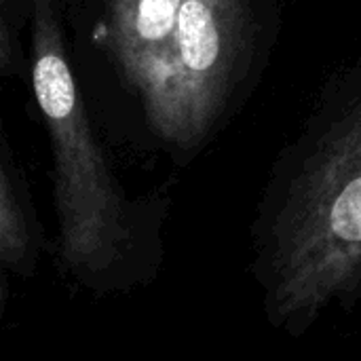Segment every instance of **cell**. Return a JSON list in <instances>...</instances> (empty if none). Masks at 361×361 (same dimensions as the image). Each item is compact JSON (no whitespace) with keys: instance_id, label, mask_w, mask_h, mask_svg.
<instances>
[{"instance_id":"3957f363","label":"cell","mask_w":361,"mask_h":361,"mask_svg":"<svg viewBox=\"0 0 361 361\" xmlns=\"http://www.w3.org/2000/svg\"><path fill=\"white\" fill-rule=\"evenodd\" d=\"M245 40V0H184L169 53L140 93L148 127L173 152L192 154L216 127Z\"/></svg>"},{"instance_id":"5b68a950","label":"cell","mask_w":361,"mask_h":361,"mask_svg":"<svg viewBox=\"0 0 361 361\" xmlns=\"http://www.w3.org/2000/svg\"><path fill=\"white\" fill-rule=\"evenodd\" d=\"M44 250V228L30 197L25 178L8 142L2 137L0 152V275L2 309L8 296V277L34 275Z\"/></svg>"},{"instance_id":"6da1fadb","label":"cell","mask_w":361,"mask_h":361,"mask_svg":"<svg viewBox=\"0 0 361 361\" xmlns=\"http://www.w3.org/2000/svg\"><path fill=\"white\" fill-rule=\"evenodd\" d=\"M252 275L267 322L292 338L361 300V59L275 161L252 222Z\"/></svg>"},{"instance_id":"7a4b0ae2","label":"cell","mask_w":361,"mask_h":361,"mask_svg":"<svg viewBox=\"0 0 361 361\" xmlns=\"http://www.w3.org/2000/svg\"><path fill=\"white\" fill-rule=\"evenodd\" d=\"M32 2V85L53 154L57 254L63 273L95 296L152 281L163 264V197L131 199L93 135L66 53L55 0Z\"/></svg>"},{"instance_id":"277c9868","label":"cell","mask_w":361,"mask_h":361,"mask_svg":"<svg viewBox=\"0 0 361 361\" xmlns=\"http://www.w3.org/2000/svg\"><path fill=\"white\" fill-rule=\"evenodd\" d=\"M184 0H112L110 38L125 78L142 93L173 42Z\"/></svg>"}]
</instances>
